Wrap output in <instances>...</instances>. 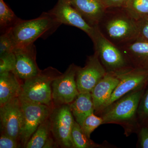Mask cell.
Wrapping results in <instances>:
<instances>
[{
  "label": "cell",
  "instance_id": "3",
  "mask_svg": "<svg viewBox=\"0 0 148 148\" xmlns=\"http://www.w3.org/2000/svg\"><path fill=\"white\" fill-rule=\"evenodd\" d=\"M59 25L47 12L31 20L20 19L8 30L14 49L34 44L37 39L47 34Z\"/></svg>",
  "mask_w": 148,
  "mask_h": 148
},
{
  "label": "cell",
  "instance_id": "7",
  "mask_svg": "<svg viewBox=\"0 0 148 148\" xmlns=\"http://www.w3.org/2000/svg\"><path fill=\"white\" fill-rule=\"evenodd\" d=\"M73 117L69 105L56 106L49 116L51 132L62 147L73 148L71 133L75 121Z\"/></svg>",
  "mask_w": 148,
  "mask_h": 148
},
{
  "label": "cell",
  "instance_id": "2",
  "mask_svg": "<svg viewBox=\"0 0 148 148\" xmlns=\"http://www.w3.org/2000/svg\"><path fill=\"white\" fill-rule=\"evenodd\" d=\"M144 93L143 87L132 90L102 110L98 114L103 118V124L121 125L127 132L134 129L138 106Z\"/></svg>",
  "mask_w": 148,
  "mask_h": 148
},
{
  "label": "cell",
  "instance_id": "28",
  "mask_svg": "<svg viewBox=\"0 0 148 148\" xmlns=\"http://www.w3.org/2000/svg\"><path fill=\"white\" fill-rule=\"evenodd\" d=\"M138 34L137 38L148 41V16L138 21Z\"/></svg>",
  "mask_w": 148,
  "mask_h": 148
},
{
  "label": "cell",
  "instance_id": "29",
  "mask_svg": "<svg viewBox=\"0 0 148 148\" xmlns=\"http://www.w3.org/2000/svg\"><path fill=\"white\" fill-rule=\"evenodd\" d=\"M128 0H100L105 8L124 7Z\"/></svg>",
  "mask_w": 148,
  "mask_h": 148
},
{
  "label": "cell",
  "instance_id": "12",
  "mask_svg": "<svg viewBox=\"0 0 148 148\" xmlns=\"http://www.w3.org/2000/svg\"><path fill=\"white\" fill-rule=\"evenodd\" d=\"M118 76L120 82L101 111L128 92L144 87L148 82V72L137 69H132Z\"/></svg>",
  "mask_w": 148,
  "mask_h": 148
},
{
  "label": "cell",
  "instance_id": "25",
  "mask_svg": "<svg viewBox=\"0 0 148 148\" xmlns=\"http://www.w3.org/2000/svg\"><path fill=\"white\" fill-rule=\"evenodd\" d=\"M14 46L8 29L0 37V56L13 51Z\"/></svg>",
  "mask_w": 148,
  "mask_h": 148
},
{
  "label": "cell",
  "instance_id": "10",
  "mask_svg": "<svg viewBox=\"0 0 148 148\" xmlns=\"http://www.w3.org/2000/svg\"><path fill=\"white\" fill-rule=\"evenodd\" d=\"M58 24L73 26L91 36L95 27H91L72 5L71 0H58L57 3L48 12Z\"/></svg>",
  "mask_w": 148,
  "mask_h": 148
},
{
  "label": "cell",
  "instance_id": "16",
  "mask_svg": "<svg viewBox=\"0 0 148 148\" xmlns=\"http://www.w3.org/2000/svg\"><path fill=\"white\" fill-rule=\"evenodd\" d=\"M73 6L91 27L98 26L106 9L100 0H71Z\"/></svg>",
  "mask_w": 148,
  "mask_h": 148
},
{
  "label": "cell",
  "instance_id": "19",
  "mask_svg": "<svg viewBox=\"0 0 148 148\" xmlns=\"http://www.w3.org/2000/svg\"><path fill=\"white\" fill-rule=\"evenodd\" d=\"M51 132V126L49 117L38 126L27 142L25 148H43L50 138Z\"/></svg>",
  "mask_w": 148,
  "mask_h": 148
},
{
  "label": "cell",
  "instance_id": "11",
  "mask_svg": "<svg viewBox=\"0 0 148 148\" xmlns=\"http://www.w3.org/2000/svg\"><path fill=\"white\" fill-rule=\"evenodd\" d=\"M0 119L2 132L19 140L21 112L18 97L0 106Z\"/></svg>",
  "mask_w": 148,
  "mask_h": 148
},
{
  "label": "cell",
  "instance_id": "14",
  "mask_svg": "<svg viewBox=\"0 0 148 148\" xmlns=\"http://www.w3.org/2000/svg\"><path fill=\"white\" fill-rule=\"evenodd\" d=\"M118 47L132 69L148 72V41L136 38Z\"/></svg>",
  "mask_w": 148,
  "mask_h": 148
},
{
  "label": "cell",
  "instance_id": "23",
  "mask_svg": "<svg viewBox=\"0 0 148 148\" xmlns=\"http://www.w3.org/2000/svg\"><path fill=\"white\" fill-rule=\"evenodd\" d=\"M103 123V120L101 117L97 116L92 113L85 119L81 127L86 135L90 138L92 132Z\"/></svg>",
  "mask_w": 148,
  "mask_h": 148
},
{
  "label": "cell",
  "instance_id": "20",
  "mask_svg": "<svg viewBox=\"0 0 148 148\" xmlns=\"http://www.w3.org/2000/svg\"><path fill=\"white\" fill-rule=\"evenodd\" d=\"M71 138L73 148H95L104 147L90 140L75 120L72 129Z\"/></svg>",
  "mask_w": 148,
  "mask_h": 148
},
{
  "label": "cell",
  "instance_id": "8",
  "mask_svg": "<svg viewBox=\"0 0 148 148\" xmlns=\"http://www.w3.org/2000/svg\"><path fill=\"white\" fill-rule=\"evenodd\" d=\"M78 68L72 64L64 73L53 80L51 84L52 98L55 106L69 105L79 93L76 80Z\"/></svg>",
  "mask_w": 148,
  "mask_h": 148
},
{
  "label": "cell",
  "instance_id": "30",
  "mask_svg": "<svg viewBox=\"0 0 148 148\" xmlns=\"http://www.w3.org/2000/svg\"><path fill=\"white\" fill-rule=\"evenodd\" d=\"M140 145L141 147L148 148V128L143 127L140 129Z\"/></svg>",
  "mask_w": 148,
  "mask_h": 148
},
{
  "label": "cell",
  "instance_id": "15",
  "mask_svg": "<svg viewBox=\"0 0 148 148\" xmlns=\"http://www.w3.org/2000/svg\"><path fill=\"white\" fill-rule=\"evenodd\" d=\"M120 81L118 76L107 73L93 88L90 93L96 114L101 112Z\"/></svg>",
  "mask_w": 148,
  "mask_h": 148
},
{
  "label": "cell",
  "instance_id": "27",
  "mask_svg": "<svg viewBox=\"0 0 148 148\" xmlns=\"http://www.w3.org/2000/svg\"><path fill=\"white\" fill-rule=\"evenodd\" d=\"M18 140L1 132L0 138V148H17L21 147Z\"/></svg>",
  "mask_w": 148,
  "mask_h": 148
},
{
  "label": "cell",
  "instance_id": "6",
  "mask_svg": "<svg viewBox=\"0 0 148 148\" xmlns=\"http://www.w3.org/2000/svg\"><path fill=\"white\" fill-rule=\"evenodd\" d=\"M20 101L21 120L19 140L25 148L38 126L49 117L53 108L42 104Z\"/></svg>",
  "mask_w": 148,
  "mask_h": 148
},
{
  "label": "cell",
  "instance_id": "18",
  "mask_svg": "<svg viewBox=\"0 0 148 148\" xmlns=\"http://www.w3.org/2000/svg\"><path fill=\"white\" fill-rule=\"evenodd\" d=\"M69 106L75 121L81 126L85 119L95 111L90 92H79Z\"/></svg>",
  "mask_w": 148,
  "mask_h": 148
},
{
  "label": "cell",
  "instance_id": "17",
  "mask_svg": "<svg viewBox=\"0 0 148 148\" xmlns=\"http://www.w3.org/2000/svg\"><path fill=\"white\" fill-rule=\"evenodd\" d=\"M18 79L12 72L0 74V106L19 97L22 85Z\"/></svg>",
  "mask_w": 148,
  "mask_h": 148
},
{
  "label": "cell",
  "instance_id": "21",
  "mask_svg": "<svg viewBox=\"0 0 148 148\" xmlns=\"http://www.w3.org/2000/svg\"><path fill=\"white\" fill-rule=\"evenodd\" d=\"M124 8L137 21L148 16V0H128Z\"/></svg>",
  "mask_w": 148,
  "mask_h": 148
},
{
  "label": "cell",
  "instance_id": "13",
  "mask_svg": "<svg viewBox=\"0 0 148 148\" xmlns=\"http://www.w3.org/2000/svg\"><path fill=\"white\" fill-rule=\"evenodd\" d=\"M16 64L13 72L20 79L25 80L36 75L40 71L36 61V49L34 44L14 49Z\"/></svg>",
  "mask_w": 148,
  "mask_h": 148
},
{
  "label": "cell",
  "instance_id": "22",
  "mask_svg": "<svg viewBox=\"0 0 148 148\" xmlns=\"http://www.w3.org/2000/svg\"><path fill=\"white\" fill-rule=\"evenodd\" d=\"M20 20L3 0H0V26L5 31Z\"/></svg>",
  "mask_w": 148,
  "mask_h": 148
},
{
  "label": "cell",
  "instance_id": "26",
  "mask_svg": "<svg viewBox=\"0 0 148 148\" xmlns=\"http://www.w3.org/2000/svg\"><path fill=\"white\" fill-rule=\"evenodd\" d=\"M137 117L140 119L148 118V88L140 100L137 111Z\"/></svg>",
  "mask_w": 148,
  "mask_h": 148
},
{
  "label": "cell",
  "instance_id": "5",
  "mask_svg": "<svg viewBox=\"0 0 148 148\" xmlns=\"http://www.w3.org/2000/svg\"><path fill=\"white\" fill-rule=\"evenodd\" d=\"M94 27V32L90 37L94 53L107 73L120 76L133 69L119 48L107 39L97 26Z\"/></svg>",
  "mask_w": 148,
  "mask_h": 148
},
{
  "label": "cell",
  "instance_id": "1",
  "mask_svg": "<svg viewBox=\"0 0 148 148\" xmlns=\"http://www.w3.org/2000/svg\"><path fill=\"white\" fill-rule=\"evenodd\" d=\"M97 27L107 39L117 47L138 36V21L124 7L106 9Z\"/></svg>",
  "mask_w": 148,
  "mask_h": 148
},
{
  "label": "cell",
  "instance_id": "9",
  "mask_svg": "<svg viewBox=\"0 0 148 148\" xmlns=\"http://www.w3.org/2000/svg\"><path fill=\"white\" fill-rule=\"evenodd\" d=\"M108 73L95 53L88 56L83 68H78L76 80L79 92H91Z\"/></svg>",
  "mask_w": 148,
  "mask_h": 148
},
{
  "label": "cell",
  "instance_id": "4",
  "mask_svg": "<svg viewBox=\"0 0 148 148\" xmlns=\"http://www.w3.org/2000/svg\"><path fill=\"white\" fill-rule=\"evenodd\" d=\"M62 74L52 67L40 71L36 75L24 80L18 98L21 101L52 107L51 84Z\"/></svg>",
  "mask_w": 148,
  "mask_h": 148
},
{
  "label": "cell",
  "instance_id": "24",
  "mask_svg": "<svg viewBox=\"0 0 148 148\" xmlns=\"http://www.w3.org/2000/svg\"><path fill=\"white\" fill-rule=\"evenodd\" d=\"M16 64V56L14 51L0 56V74L13 72Z\"/></svg>",
  "mask_w": 148,
  "mask_h": 148
}]
</instances>
